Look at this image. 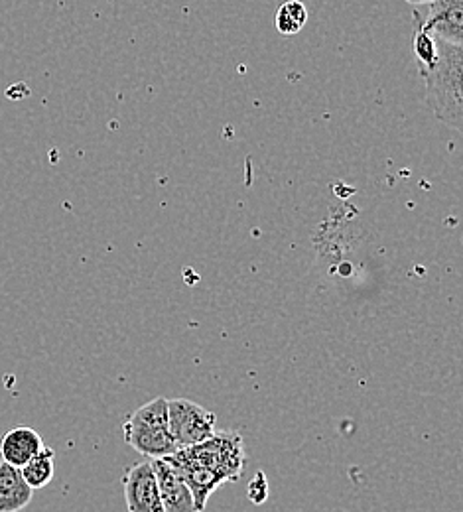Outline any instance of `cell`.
Returning a JSON list of instances; mask_svg holds the SVG:
<instances>
[{
	"label": "cell",
	"mask_w": 463,
	"mask_h": 512,
	"mask_svg": "<svg viewBox=\"0 0 463 512\" xmlns=\"http://www.w3.org/2000/svg\"><path fill=\"white\" fill-rule=\"evenodd\" d=\"M408 4H414V6H420V4H430V2H434V0H406Z\"/></svg>",
	"instance_id": "obj_13"
},
{
	"label": "cell",
	"mask_w": 463,
	"mask_h": 512,
	"mask_svg": "<svg viewBox=\"0 0 463 512\" xmlns=\"http://www.w3.org/2000/svg\"><path fill=\"white\" fill-rule=\"evenodd\" d=\"M42 449H44L42 436L32 428L20 426L4 434L0 442V457L4 463L20 469Z\"/></svg>",
	"instance_id": "obj_8"
},
{
	"label": "cell",
	"mask_w": 463,
	"mask_h": 512,
	"mask_svg": "<svg viewBox=\"0 0 463 512\" xmlns=\"http://www.w3.org/2000/svg\"><path fill=\"white\" fill-rule=\"evenodd\" d=\"M54 471H56V453L54 449L46 446L24 467H20V473L32 491L44 489L46 485H50V481L54 479Z\"/></svg>",
	"instance_id": "obj_10"
},
{
	"label": "cell",
	"mask_w": 463,
	"mask_h": 512,
	"mask_svg": "<svg viewBox=\"0 0 463 512\" xmlns=\"http://www.w3.org/2000/svg\"><path fill=\"white\" fill-rule=\"evenodd\" d=\"M414 58L420 73H428L430 69H434L438 60H440V40H436L432 34L424 32L420 28V24L414 28Z\"/></svg>",
	"instance_id": "obj_12"
},
{
	"label": "cell",
	"mask_w": 463,
	"mask_h": 512,
	"mask_svg": "<svg viewBox=\"0 0 463 512\" xmlns=\"http://www.w3.org/2000/svg\"><path fill=\"white\" fill-rule=\"evenodd\" d=\"M462 46L440 42V60L434 69L424 73L426 99L436 119L448 127L462 130Z\"/></svg>",
	"instance_id": "obj_2"
},
{
	"label": "cell",
	"mask_w": 463,
	"mask_h": 512,
	"mask_svg": "<svg viewBox=\"0 0 463 512\" xmlns=\"http://www.w3.org/2000/svg\"><path fill=\"white\" fill-rule=\"evenodd\" d=\"M156 481H158V491L160 499L166 512H198L194 495L182 475L172 467L168 459H150Z\"/></svg>",
	"instance_id": "obj_7"
},
{
	"label": "cell",
	"mask_w": 463,
	"mask_h": 512,
	"mask_svg": "<svg viewBox=\"0 0 463 512\" xmlns=\"http://www.w3.org/2000/svg\"><path fill=\"white\" fill-rule=\"evenodd\" d=\"M182 475L190 487L196 511L205 509L209 497L223 483L237 481L245 471V446L239 432H215L209 440L178 449L174 455L164 457Z\"/></svg>",
	"instance_id": "obj_1"
},
{
	"label": "cell",
	"mask_w": 463,
	"mask_h": 512,
	"mask_svg": "<svg viewBox=\"0 0 463 512\" xmlns=\"http://www.w3.org/2000/svg\"><path fill=\"white\" fill-rule=\"evenodd\" d=\"M306 22H308V10L300 0L284 2L274 16V26L284 36L298 34L306 26Z\"/></svg>",
	"instance_id": "obj_11"
},
{
	"label": "cell",
	"mask_w": 463,
	"mask_h": 512,
	"mask_svg": "<svg viewBox=\"0 0 463 512\" xmlns=\"http://www.w3.org/2000/svg\"><path fill=\"white\" fill-rule=\"evenodd\" d=\"M168 428L178 449L190 448L215 434V414L186 398L168 400Z\"/></svg>",
	"instance_id": "obj_4"
},
{
	"label": "cell",
	"mask_w": 463,
	"mask_h": 512,
	"mask_svg": "<svg viewBox=\"0 0 463 512\" xmlns=\"http://www.w3.org/2000/svg\"><path fill=\"white\" fill-rule=\"evenodd\" d=\"M123 489L129 512H166L150 459L134 463L123 477Z\"/></svg>",
	"instance_id": "obj_5"
},
{
	"label": "cell",
	"mask_w": 463,
	"mask_h": 512,
	"mask_svg": "<svg viewBox=\"0 0 463 512\" xmlns=\"http://www.w3.org/2000/svg\"><path fill=\"white\" fill-rule=\"evenodd\" d=\"M123 432L125 442L148 459H164L178 451L168 428V400L162 396L134 410Z\"/></svg>",
	"instance_id": "obj_3"
},
{
	"label": "cell",
	"mask_w": 463,
	"mask_h": 512,
	"mask_svg": "<svg viewBox=\"0 0 463 512\" xmlns=\"http://www.w3.org/2000/svg\"><path fill=\"white\" fill-rule=\"evenodd\" d=\"M420 28L432 34L436 40L462 46L463 44V0H434L430 2L428 16L418 20Z\"/></svg>",
	"instance_id": "obj_6"
},
{
	"label": "cell",
	"mask_w": 463,
	"mask_h": 512,
	"mask_svg": "<svg viewBox=\"0 0 463 512\" xmlns=\"http://www.w3.org/2000/svg\"><path fill=\"white\" fill-rule=\"evenodd\" d=\"M34 491L18 467L0 461V512H20L30 505Z\"/></svg>",
	"instance_id": "obj_9"
}]
</instances>
